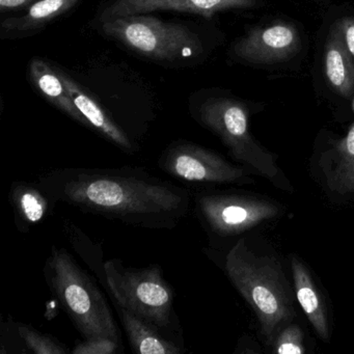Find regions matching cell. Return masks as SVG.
Here are the masks:
<instances>
[{
	"label": "cell",
	"instance_id": "11",
	"mask_svg": "<svg viewBox=\"0 0 354 354\" xmlns=\"http://www.w3.org/2000/svg\"><path fill=\"white\" fill-rule=\"evenodd\" d=\"M256 6L257 0H115L101 14V21L156 11L183 12L210 18L219 12Z\"/></svg>",
	"mask_w": 354,
	"mask_h": 354
},
{
	"label": "cell",
	"instance_id": "3",
	"mask_svg": "<svg viewBox=\"0 0 354 354\" xmlns=\"http://www.w3.org/2000/svg\"><path fill=\"white\" fill-rule=\"evenodd\" d=\"M43 273L49 289L84 339H111L121 343V333L106 297L66 248L53 246Z\"/></svg>",
	"mask_w": 354,
	"mask_h": 354
},
{
	"label": "cell",
	"instance_id": "12",
	"mask_svg": "<svg viewBox=\"0 0 354 354\" xmlns=\"http://www.w3.org/2000/svg\"><path fill=\"white\" fill-rule=\"evenodd\" d=\"M290 269L296 300L317 335L325 343L331 337L330 314L326 300L308 265L296 254L290 256Z\"/></svg>",
	"mask_w": 354,
	"mask_h": 354
},
{
	"label": "cell",
	"instance_id": "18",
	"mask_svg": "<svg viewBox=\"0 0 354 354\" xmlns=\"http://www.w3.org/2000/svg\"><path fill=\"white\" fill-rule=\"evenodd\" d=\"M80 0H39L19 17L9 18L1 22V30L6 35H20L42 28L45 24L75 7Z\"/></svg>",
	"mask_w": 354,
	"mask_h": 354
},
{
	"label": "cell",
	"instance_id": "9",
	"mask_svg": "<svg viewBox=\"0 0 354 354\" xmlns=\"http://www.w3.org/2000/svg\"><path fill=\"white\" fill-rule=\"evenodd\" d=\"M310 173L333 202L354 200V123L343 138L314 153Z\"/></svg>",
	"mask_w": 354,
	"mask_h": 354
},
{
	"label": "cell",
	"instance_id": "7",
	"mask_svg": "<svg viewBox=\"0 0 354 354\" xmlns=\"http://www.w3.org/2000/svg\"><path fill=\"white\" fill-rule=\"evenodd\" d=\"M102 30L131 50L155 61L196 57L204 50L198 35L183 24L140 14L102 22Z\"/></svg>",
	"mask_w": 354,
	"mask_h": 354
},
{
	"label": "cell",
	"instance_id": "5",
	"mask_svg": "<svg viewBox=\"0 0 354 354\" xmlns=\"http://www.w3.org/2000/svg\"><path fill=\"white\" fill-rule=\"evenodd\" d=\"M104 271L106 290L115 306L173 337H177L181 328L175 310V290L165 279L160 265L136 268L127 266L120 259H111L104 263Z\"/></svg>",
	"mask_w": 354,
	"mask_h": 354
},
{
	"label": "cell",
	"instance_id": "22",
	"mask_svg": "<svg viewBox=\"0 0 354 354\" xmlns=\"http://www.w3.org/2000/svg\"><path fill=\"white\" fill-rule=\"evenodd\" d=\"M342 36L345 41L346 47L354 61V19L352 18H344L337 24Z\"/></svg>",
	"mask_w": 354,
	"mask_h": 354
},
{
	"label": "cell",
	"instance_id": "15",
	"mask_svg": "<svg viewBox=\"0 0 354 354\" xmlns=\"http://www.w3.org/2000/svg\"><path fill=\"white\" fill-rule=\"evenodd\" d=\"M9 200L16 227L22 233L42 223L57 205L45 194L38 182H13Z\"/></svg>",
	"mask_w": 354,
	"mask_h": 354
},
{
	"label": "cell",
	"instance_id": "19",
	"mask_svg": "<svg viewBox=\"0 0 354 354\" xmlns=\"http://www.w3.org/2000/svg\"><path fill=\"white\" fill-rule=\"evenodd\" d=\"M18 335L24 341L26 350L34 354L71 353L63 343L53 335L40 333L34 327L24 323L17 324Z\"/></svg>",
	"mask_w": 354,
	"mask_h": 354
},
{
	"label": "cell",
	"instance_id": "13",
	"mask_svg": "<svg viewBox=\"0 0 354 354\" xmlns=\"http://www.w3.org/2000/svg\"><path fill=\"white\" fill-rule=\"evenodd\" d=\"M55 69L65 84L78 111L88 122V128H92L95 131L98 132L105 140L113 142L123 152L129 155L136 154L138 151V146L128 136L127 132L117 122L111 119L107 111L90 94H88L82 86L74 82L69 75L59 68L55 67Z\"/></svg>",
	"mask_w": 354,
	"mask_h": 354
},
{
	"label": "cell",
	"instance_id": "1",
	"mask_svg": "<svg viewBox=\"0 0 354 354\" xmlns=\"http://www.w3.org/2000/svg\"><path fill=\"white\" fill-rule=\"evenodd\" d=\"M55 203L147 230H174L192 210V189L146 167H62L38 178Z\"/></svg>",
	"mask_w": 354,
	"mask_h": 354
},
{
	"label": "cell",
	"instance_id": "2",
	"mask_svg": "<svg viewBox=\"0 0 354 354\" xmlns=\"http://www.w3.org/2000/svg\"><path fill=\"white\" fill-rule=\"evenodd\" d=\"M223 269L256 315L260 333L267 346L296 318L295 293L279 257L240 237L227 250Z\"/></svg>",
	"mask_w": 354,
	"mask_h": 354
},
{
	"label": "cell",
	"instance_id": "17",
	"mask_svg": "<svg viewBox=\"0 0 354 354\" xmlns=\"http://www.w3.org/2000/svg\"><path fill=\"white\" fill-rule=\"evenodd\" d=\"M324 71L331 88L343 97L354 92V61L345 45L339 26L329 34L324 55Z\"/></svg>",
	"mask_w": 354,
	"mask_h": 354
},
{
	"label": "cell",
	"instance_id": "14",
	"mask_svg": "<svg viewBox=\"0 0 354 354\" xmlns=\"http://www.w3.org/2000/svg\"><path fill=\"white\" fill-rule=\"evenodd\" d=\"M117 308L132 352L140 354H182L185 352L181 339L165 333L125 308Z\"/></svg>",
	"mask_w": 354,
	"mask_h": 354
},
{
	"label": "cell",
	"instance_id": "4",
	"mask_svg": "<svg viewBox=\"0 0 354 354\" xmlns=\"http://www.w3.org/2000/svg\"><path fill=\"white\" fill-rule=\"evenodd\" d=\"M196 121L212 132L229 151L230 156L250 174L264 178L277 189L294 192L293 185L277 162V157L252 136L245 105L225 97L209 98L194 111Z\"/></svg>",
	"mask_w": 354,
	"mask_h": 354
},
{
	"label": "cell",
	"instance_id": "23",
	"mask_svg": "<svg viewBox=\"0 0 354 354\" xmlns=\"http://www.w3.org/2000/svg\"><path fill=\"white\" fill-rule=\"evenodd\" d=\"M39 0H0V10L3 13L13 10H21L26 7H30L32 3Z\"/></svg>",
	"mask_w": 354,
	"mask_h": 354
},
{
	"label": "cell",
	"instance_id": "8",
	"mask_svg": "<svg viewBox=\"0 0 354 354\" xmlns=\"http://www.w3.org/2000/svg\"><path fill=\"white\" fill-rule=\"evenodd\" d=\"M157 167L174 179L188 183L250 185L252 174L232 163L215 151L186 140L169 145L161 153Z\"/></svg>",
	"mask_w": 354,
	"mask_h": 354
},
{
	"label": "cell",
	"instance_id": "6",
	"mask_svg": "<svg viewBox=\"0 0 354 354\" xmlns=\"http://www.w3.org/2000/svg\"><path fill=\"white\" fill-rule=\"evenodd\" d=\"M192 212L211 241L233 239L274 221L283 208L268 198L212 188L192 189Z\"/></svg>",
	"mask_w": 354,
	"mask_h": 354
},
{
	"label": "cell",
	"instance_id": "21",
	"mask_svg": "<svg viewBox=\"0 0 354 354\" xmlns=\"http://www.w3.org/2000/svg\"><path fill=\"white\" fill-rule=\"evenodd\" d=\"M121 343L111 339H84L78 343L71 353L73 354H115L119 352Z\"/></svg>",
	"mask_w": 354,
	"mask_h": 354
},
{
	"label": "cell",
	"instance_id": "10",
	"mask_svg": "<svg viewBox=\"0 0 354 354\" xmlns=\"http://www.w3.org/2000/svg\"><path fill=\"white\" fill-rule=\"evenodd\" d=\"M300 48L297 30L291 24H275L257 28L240 39L234 55L252 64H274L287 61Z\"/></svg>",
	"mask_w": 354,
	"mask_h": 354
},
{
	"label": "cell",
	"instance_id": "20",
	"mask_svg": "<svg viewBox=\"0 0 354 354\" xmlns=\"http://www.w3.org/2000/svg\"><path fill=\"white\" fill-rule=\"evenodd\" d=\"M304 339L301 327L293 321L277 333L271 347L277 354H304L306 353Z\"/></svg>",
	"mask_w": 354,
	"mask_h": 354
},
{
	"label": "cell",
	"instance_id": "16",
	"mask_svg": "<svg viewBox=\"0 0 354 354\" xmlns=\"http://www.w3.org/2000/svg\"><path fill=\"white\" fill-rule=\"evenodd\" d=\"M30 77L37 90L49 103L74 121L88 127V122L74 104L55 67L49 65L44 59H32L30 64Z\"/></svg>",
	"mask_w": 354,
	"mask_h": 354
}]
</instances>
